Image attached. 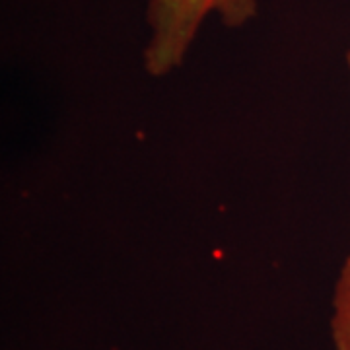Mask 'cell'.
<instances>
[{
	"mask_svg": "<svg viewBox=\"0 0 350 350\" xmlns=\"http://www.w3.org/2000/svg\"><path fill=\"white\" fill-rule=\"evenodd\" d=\"M208 16L239 29L259 16V0H148L142 51L146 75L163 78L181 68Z\"/></svg>",
	"mask_w": 350,
	"mask_h": 350,
	"instance_id": "cell-1",
	"label": "cell"
},
{
	"mask_svg": "<svg viewBox=\"0 0 350 350\" xmlns=\"http://www.w3.org/2000/svg\"><path fill=\"white\" fill-rule=\"evenodd\" d=\"M347 63H349V70H350V49L349 53H347Z\"/></svg>",
	"mask_w": 350,
	"mask_h": 350,
	"instance_id": "cell-3",
	"label": "cell"
},
{
	"mask_svg": "<svg viewBox=\"0 0 350 350\" xmlns=\"http://www.w3.org/2000/svg\"><path fill=\"white\" fill-rule=\"evenodd\" d=\"M331 335L337 350H350V255L338 273L333 294Z\"/></svg>",
	"mask_w": 350,
	"mask_h": 350,
	"instance_id": "cell-2",
	"label": "cell"
}]
</instances>
